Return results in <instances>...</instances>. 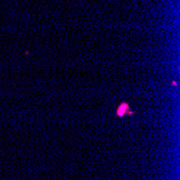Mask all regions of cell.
Masks as SVG:
<instances>
[{
	"instance_id": "6da1fadb",
	"label": "cell",
	"mask_w": 180,
	"mask_h": 180,
	"mask_svg": "<svg viewBox=\"0 0 180 180\" xmlns=\"http://www.w3.org/2000/svg\"><path fill=\"white\" fill-rule=\"evenodd\" d=\"M128 108H130L128 107V105H126V104H122V105L118 108V116H123L124 114H125L126 111H127L130 114H132V111H130Z\"/></svg>"
}]
</instances>
